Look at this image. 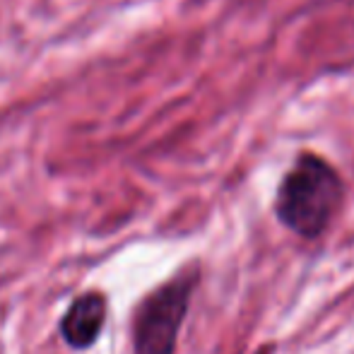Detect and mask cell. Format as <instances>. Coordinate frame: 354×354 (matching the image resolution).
<instances>
[{
	"mask_svg": "<svg viewBox=\"0 0 354 354\" xmlns=\"http://www.w3.org/2000/svg\"><path fill=\"white\" fill-rule=\"evenodd\" d=\"M345 188L337 171L318 154H301L277 191L275 212L299 236H318L340 210Z\"/></svg>",
	"mask_w": 354,
	"mask_h": 354,
	"instance_id": "1",
	"label": "cell"
},
{
	"mask_svg": "<svg viewBox=\"0 0 354 354\" xmlns=\"http://www.w3.org/2000/svg\"><path fill=\"white\" fill-rule=\"evenodd\" d=\"M106 321V297L102 292H87L71 304L61 321V335L73 350H87L97 342Z\"/></svg>",
	"mask_w": 354,
	"mask_h": 354,
	"instance_id": "3",
	"label": "cell"
},
{
	"mask_svg": "<svg viewBox=\"0 0 354 354\" xmlns=\"http://www.w3.org/2000/svg\"><path fill=\"white\" fill-rule=\"evenodd\" d=\"M196 282L198 270L186 268L142 299V304L136 311V321H133V352L174 354Z\"/></svg>",
	"mask_w": 354,
	"mask_h": 354,
	"instance_id": "2",
	"label": "cell"
}]
</instances>
